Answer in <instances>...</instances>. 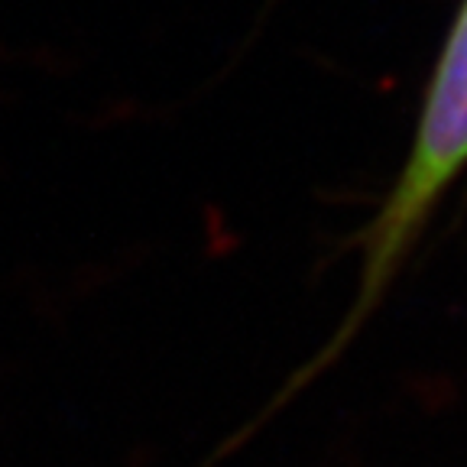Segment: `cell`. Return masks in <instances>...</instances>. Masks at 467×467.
Segmentation results:
<instances>
[{
  "label": "cell",
  "mask_w": 467,
  "mask_h": 467,
  "mask_svg": "<svg viewBox=\"0 0 467 467\" xmlns=\"http://www.w3.org/2000/svg\"><path fill=\"white\" fill-rule=\"evenodd\" d=\"M467 172V0H461L445 39L438 46L419 104L416 127L409 137V150L400 162L387 198L377 204L373 218L360 231V273L358 292L348 315L337 325L328 348L315 364L306 367L312 379L348 348L364 328L377 306L387 299L396 276L416 250L419 237L429 227L438 204Z\"/></svg>",
  "instance_id": "obj_1"
}]
</instances>
